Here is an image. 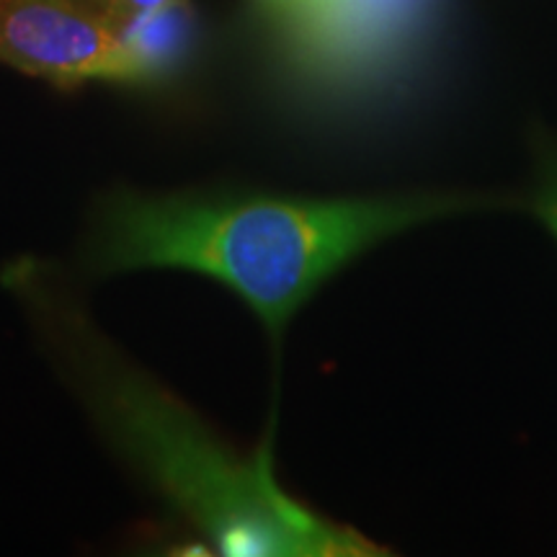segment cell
Segmentation results:
<instances>
[{
	"label": "cell",
	"instance_id": "1",
	"mask_svg": "<svg viewBox=\"0 0 557 557\" xmlns=\"http://www.w3.org/2000/svg\"><path fill=\"white\" fill-rule=\"evenodd\" d=\"M3 287L37 329L62 380L103 438L220 555L374 557L387 549L289 496L271 442L240 455L184 400L124 357L94 323L58 263H5Z\"/></svg>",
	"mask_w": 557,
	"mask_h": 557
},
{
	"label": "cell",
	"instance_id": "2",
	"mask_svg": "<svg viewBox=\"0 0 557 557\" xmlns=\"http://www.w3.org/2000/svg\"><path fill=\"white\" fill-rule=\"evenodd\" d=\"M480 207L491 201L459 194L308 199L120 189L99 201L83 267L94 278L143 269L207 276L243 299L278 344L297 310L367 250Z\"/></svg>",
	"mask_w": 557,
	"mask_h": 557
},
{
	"label": "cell",
	"instance_id": "3",
	"mask_svg": "<svg viewBox=\"0 0 557 557\" xmlns=\"http://www.w3.org/2000/svg\"><path fill=\"white\" fill-rule=\"evenodd\" d=\"M0 62L54 86L145 81L122 21L94 0H0Z\"/></svg>",
	"mask_w": 557,
	"mask_h": 557
},
{
	"label": "cell",
	"instance_id": "4",
	"mask_svg": "<svg viewBox=\"0 0 557 557\" xmlns=\"http://www.w3.org/2000/svg\"><path fill=\"white\" fill-rule=\"evenodd\" d=\"M418 0H312L295 16L312 26L318 45H333L341 54L369 50L413 16Z\"/></svg>",
	"mask_w": 557,
	"mask_h": 557
},
{
	"label": "cell",
	"instance_id": "5",
	"mask_svg": "<svg viewBox=\"0 0 557 557\" xmlns=\"http://www.w3.org/2000/svg\"><path fill=\"white\" fill-rule=\"evenodd\" d=\"M532 209L557 240V150H540L537 178L532 186Z\"/></svg>",
	"mask_w": 557,
	"mask_h": 557
},
{
	"label": "cell",
	"instance_id": "6",
	"mask_svg": "<svg viewBox=\"0 0 557 557\" xmlns=\"http://www.w3.org/2000/svg\"><path fill=\"white\" fill-rule=\"evenodd\" d=\"M94 3H99L116 21H135L184 9L189 0H94Z\"/></svg>",
	"mask_w": 557,
	"mask_h": 557
},
{
	"label": "cell",
	"instance_id": "7",
	"mask_svg": "<svg viewBox=\"0 0 557 557\" xmlns=\"http://www.w3.org/2000/svg\"><path fill=\"white\" fill-rule=\"evenodd\" d=\"M310 3L312 0H261V5H267L269 11L282 13V16H295V13H299Z\"/></svg>",
	"mask_w": 557,
	"mask_h": 557
}]
</instances>
